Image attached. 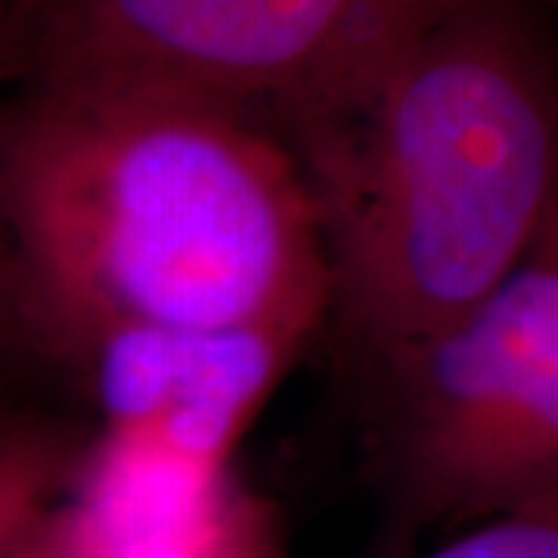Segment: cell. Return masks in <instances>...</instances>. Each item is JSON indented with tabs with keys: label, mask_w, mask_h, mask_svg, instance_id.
<instances>
[{
	"label": "cell",
	"mask_w": 558,
	"mask_h": 558,
	"mask_svg": "<svg viewBox=\"0 0 558 558\" xmlns=\"http://www.w3.org/2000/svg\"><path fill=\"white\" fill-rule=\"evenodd\" d=\"M20 90L0 112L20 326L69 363L124 326L307 341L329 311V258L279 134L143 84Z\"/></svg>",
	"instance_id": "6da1fadb"
},
{
	"label": "cell",
	"mask_w": 558,
	"mask_h": 558,
	"mask_svg": "<svg viewBox=\"0 0 558 558\" xmlns=\"http://www.w3.org/2000/svg\"><path fill=\"white\" fill-rule=\"evenodd\" d=\"M282 143L341 336L379 369L490 299L558 227L553 60L524 0H453Z\"/></svg>",
	"instance_id": "7a4b0ae2"
},
{
	"label": "cell",
	"mask_w": 558,
	"mask_h": 558,
	"mask_svg": "<svg viewBox=\"0 0 558 558\" xmlns=\"http://www.w3.org/2000/svg\"><path fill=\"white\" fill-rule=\"evenodd\" d=\"M453 0H7L0 84H143L220 102L279 140L336 112Z\"/></svg>",
	"instance_id": "3957f363"
},
{
	"label": "cell",
	"mask_w": 558,
	"mask_h": 558,
	"mask_svg": "<svg viewBox=\"0 0 558 558\" xmlns=\"http://www.w3.org/2000/svg\"><path fill=\"white\" fill-rule=\"evenodd\" d=\"M379 376L418 515L558 506V227L490 299Z\"/></svg>",
	"instance_id": "277c9868"
},
{
	"label": "cell",
	"mask_w": 558,
	"mask_h": 558,
	"mask_svg": "<svg viewBox=\"0 0 558 558\" xmlns=\"http://www.w3.org/2000/svg\"><path fill=\"white\" fill-rule=\"evenodd\" d=\"M301 344L267 329L124 326L75 366L94 379L106 440L223 478L227 457Z\"/></svg>",
	"instance_id": "5b68a950"
},
{
	"label": "cell",
	"mask_w": 558,
	"mask_h": 558,
	"mask_svg": "<svg viewBox=\"0 0 558 558\" xmlns=\"http://www.w3.org/2000/svg\"><path fill=\"white\" fill-rule=\"evenodd\" d=\"M72 447L44 428H0V553L75 478Z\"/></svg>",
	"instance_id": "8992f818"
},
{
	"label": "cell",
	"mask_w": 558,
	"mask_h": 558,
	"mask_svg": "<svg viewBox=\"0 0 558 558\" xmlns=\"http://www.w3.org/2000/svg\"><path fill=\"white\" fill-rule=\"evenodd\" d=\"M428 558H558V506L499 515Z\"/></svg>",
	"instance_id": "52a82bcc"
},
{
	"label": "cell",
	"mask_w": 558,
	"mask_h": 558,
	"mask_svg": "<svg viewBox=\"0 0 558 558\" xmlns=\"http://www.w3.org/2000/svg\"><path fill=\"white\" fill-rule=\"evenodd\" d=\"M208 558H286L274 512L260 499L227 490L215 519Z\"/></svg>",
	"instance_id": "ba28073f"
},
{
	"label": "cell",
	"mask_w": 558,
	"mask_h": 558,
	"mask_svg": "<svg viewBox=\"0 0 558 558\" xmlns=\"http://www.w3.org/2000/svg\"><path fill=\"white\" fill-rule=\"evenodd\" d=\"M0 558H106L75 502H53L22 534L10 539Z\"/></svg>",
	"instance_id": "9c48e42d"
},
{
	"label": "cell",
	"mask_w": 558,
	"mask_h": 558,
	"mask_svg": "<svg viewBox=\"0 0 558 558\" xmlns=\"http://www.w3.org/2000/svg\"><path fill=\"white\" fill-rule=\"evenodd\" d=\"M218 509H215V515H211V519L202 521V524H196V527H186V531L168 534V537L149 539V543L137 546L134 553H128L124 558H208V549H211V531H215Z\"/></svg>",
	"instance_id": "30bf717a"
},
{
	"label": "cell",
	"mask_w": 558,
	"mask_h": 558,
	"mask_svg": "<svg viewBox=\"0 0 558 558\" xmlns=\"http://www.w3.org/2000/svg\"><path fill=\"white\" fill-rule=\"evenodd\" d=\"M16 326H20L16 264H13V245H10V230H7L3 202H0V341L7 339Z\"/></svg>",
	"instance_id": "8fae6325"
},
{
	"label": "cell",
	"mask_w": 558,
	"mask_h": 558,
	"mask_svg": "<svg viewBox=\"0 0 558 558\" xmlns=\"http://www.w3.org/2000/svg\"><path fill=\"white\" fill-rule=\"evenodd\" d=\"M3 3H7V0H0V7H3Z\"/></svg>",
	"instance_id": "7c38bea8"
}]
</instances>
